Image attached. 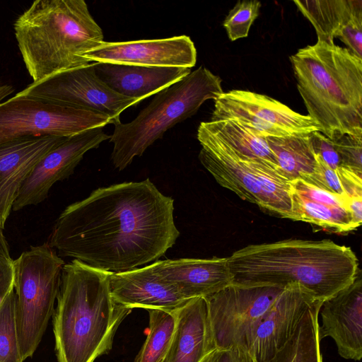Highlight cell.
I'll return each instance as SVG.
<instances>
[{"label":"cell","mask_w":362,"mask_h":362,"mask_svg":"<svg viewBox=\"0 0 362 362\" xmlns=\"http://www.w3.org/2000/svg\"><path fill=\"white\" fill-rule=\"evenodd\" d=\"M174 200L146 179L93 191L59 215L49 245L59 257L111 272L161 257L180 235Z\"/></svg>","instance_id":"obj_1"},{"label":"cell","mask_w":362,"mask_h":362,"mask_svg":"<svg viewBox=\"0 0 362 362\" xmlns=\"http://www.w3.org/2000/svg\"><path fill=\"white\" fill-rule=\"evenodd\" d=\"M227 258L233 283L281 287L298 284L322 302L351 284L359 273L351 248L329 240L249 245Z\"/></svg>","instance_id":"obj_2"},{"label":"cell","mask_w":362,"mask_h":362,"mask_svg":"<svg viewBox=\"0 0 362 362\" xmlns=\"http://www.w3.org/2000/svg\"><path fill=\"white\" fill-rule=\"evenodd\" d=\"M110 274L76 259L64 264L52 314L57 362H95L112 350L132 310L113 298Z\"/></svg>","instance_id":"obj_3"},{"label":"cell","mask_w":362,"mask_h":362,"mask_svg":"<svg viewBox=\"0 0 362 362\" xmlns=\"http://www.w3.org/2000/svg\"><path fill=\"white\" fill-rule=\"evenodd\" d=\"M297 88L320 132L331 141L362 136V59L317 40L290 57Z\"/></svg>","instance_id":"obj_4"},{"label":"cell","mask_w":362,"mask_h":362,"mask_svg":"<svg viewBox=\"0 0 362 362\" xmlns=\"http://www.w3.org/2000/svg\"><path fill=\"white\" fill-rule=\"evenodd\" d=\"M26 69L38 82L87 65L83 54L104 41L83 0H37L14 23Z\"/></svg>","instance_id":"obj_5"},{"label":"cell","mask_w":362,"mask_h":362,"mask_svg":"<svg viewBox=\"0 0 362 362\" xmlns=\"http://www.w3.org/2000/svg\"><path fill=\"white\" fill-rule=\"evenodd\" d=\"M223 93L221 78L199 66L155 94L135 119L115 124L110 137L113 144L111 160L115 168L124 169L169 129L195 115L206 100H214Z\"/></svg>","instance_id":"obj_6"},{"label":"cell","mask_w":362,"mask_h":362,"mask_svg":"<svg viewBox=\"0 0 362 362\" xmlns=\"http://www.w3.org/2000/svg\"><path fill=\"white\" fill-rule=\"evenodd\" d=\"M197 139L202 146L199 159L221 186L243 200L291 219V182L265 163L238 154L203 122Z\"/></svg>","instance_id":"obj_7"},{"label":"cell","mask_w":362,"mask_h":362,"mask_svg":"<svg viewBox=\"0 0 362 362\" xmlns=\"http://www.w3.org/2000/svg\"><path fill=\"white\" fill-rule=\"evenodd\" d=\"M64 260L48 244L13 260L16 320L23 361L32 357L54 310Z\"/></svg>","instance_id":"obj_8"},{"label":"cell","mask_w":362,"mask_h":362,"mask_svg":"<svg viewBox=\"0 0 362 362\" xmlns=\"http://www.w3.org/2000/svg\"><path fill=\"white\" fill-rule=\"evenodd\" d=\"M110 124L105 115L19 93L0 103V143L23 137H68Z\"/></svg>","instance_id":"obj_9"},{"label":"cell","mask_w":362,"mask_h":362,"mask_svg":"<svg viewBox=\"0 0 362 362\" xmlns=\"http://www.w3.org/2000/svg\"><path fill=\"white\" fill-rule=\"evenodd\" d=\"M285 287L233 283L204 298L218 349L240 346L246 334L264 315Z\"/></svg>","instance_id":"obj_10"},{"label":"cell","mask_w":362,"mask_h":362,"mask_svg":"<svg viewBox=\"0 0 362 362\" xmlns=\"http://www.w3.org/2000/svg\"><path fill=\"white\" fill-rule=\"evenodd\" d=\"M224 119L238 121L264 138L320 132L310 116L296 112L267 95L249 90L224 92L214 100L211 121Z\"/></svg>","instance_id":"obj_11"},{"label":"cell","mask_w":362,"mask_h":362,"mask_svg":"<svg viewBox=\"0 0 362 362\" xmlns=\"http://www.w3.org/2000/svg\"><path fill=\"white\" fill-rule=\"evenodd\" d=\"M19 93L105 115L114 125L125 109L141 101L110 88L98 76L95 62L33 82Z\"/></svg>","instance_id":"obj_12"},{"label":"cell","mask_w":362,"mask_h":362,"mask_svg":"<svg viewBox=\"0 0 362 362\" xmlns=\"http://www.w3.org/2000/svg\"><path fill=\"white\" fill-rule=\"evenodd\" d=\"M103 127L88 129L66 137L48 151L33 168L23 184L13 205V211L37 205L48 196L58 181L73 174L84 154L110 139Z\"/></svg>","instance_id":"obj_13"},{"label":"cell","mask_w":362,"mask_h":362,"mask_svg":"<svg viewBox=\"0 0 362 362\" xmlns=\"http://www.w3.org/2000/svg\"><path fill=\"white\" fill-rule=\"evenodd\" d=\"M317 300L299 284L287 285L240 347L254 362L267 361L289 340L305 312Z\"/></svg>","instance_id":"obj_14"},{"label":"cell","mask_w":362,"mask_h":362,"mask_svg":"<svg viewBox=\"0 0 362 362\" xmlns=\"http://www.w3.org/2000/svg\"><path fill=\"white\" fill-rule=\"evenodd\" d=\"M83 57L90 62L192 69L197 49L189 36L124 42H105L90 49Z\"/></svg>","instance_id":"obj_15"},{"label":"cell","mask_w":362,"mask_h":362,"mask_svg":"<svg viewBox=\"0 0 362 362\" xmlns=\"http://www.w3.org/2000/svg\"><path fill=\"white\" fill-rule=\"evenodd\" d=\"M322 340L334 339L338 354L345 359L360 361L362 357V280L360 272L354 281L322 302L319 310Z\"/></svg>","instance_id":"obj_16"},{"label":"cell","mask_w":362,"mask_h":362,"mask_svg":"<svg viewBox=\"0 0 362 362\" xmlns=\"http://www.w3.org/2000/svg\"><path fill=\"white\" fill-rule=\"evenodd\" d=\"M151 266L162 282L186 300L206 298L233 282L227 257L158 260Z\"/></svg>","instance_id":"obj_17"},{"label":"cell","mask_w":362,"mask_h":362,"mask_svg":"<svg viewBox=\"0 0 362 362\" xmlns=\"http://www.w3.org/2000/svg\"><path fill=\"white\" fill-rule=\"evenodd\" d=\"M66 137H23L0 143V228L4 229L18 194L33 168Z\"/></svg>","instance_id":"obj_18"},{"label":"cell","mask_w":362,"mask_h":362,"mask_svg":"<svg viewBox=\"0 0 362 362\" xmlns=\"http://www.w3.org/2000/svg\"><path fill=\"white\" fill-rule=\"evenodd\" d=\"M110 288L113 298L132 310H174L189 300L162 282L151 264L124 272H111Z\"/></svg>","instance_id":"obj_19"},{"label":"cell","mask_w":362,"mask_h":362,"mask_svg":"<svg viewBox=\"0 0 362 362\" xmlns=\"http://www.w3.org/2000/svg\"><path fill=\"white\" fill-rule=\"evenodd\" d=\"M215 349L204 298L189 299L177 310L173 339L160 362H202Z\"/></svg>","instance_id":"obj_20"},{"label":"cell","mask_w":362,"mask_h":362,"mask_svg":"<svg viewBox=\"0 0 362 362\" xmlns=\"http://www.w3.org/2000/svg\"><path fill=\"white\" fill-rule=\"evenodd\" d=\"M95 70L100 79L115 92L141 100L170 86L191 72V69L182 67L96 62Z\"/></svg>","instance_id":"obj_21"},{"label":"cell","mask_w":362,"mask_h":362,"mask_svg":"<svg viewBox=\"0 0 362 362\" xmlns=\"http://www.w3.org/2000/svg\"><path fill=\"white\" fill-rule=\"evenodd\" d=\"M293 2L314 26L317 40L327 42H334V39L351 20L362 15L361 0H311Z\"/></svg>","instance_id":"obj_22"},{"label":"cell","mask_w":362,"mask_h":362,"mask_svg":"<svg viewBox=\"0 0 362 362\" xmlns=\"http://www.w3.org/2000/svg\"><path fill=\"white\" fill-rule=\"evenodd\" d=\"M278 166V173L292 182L313 174L316 166L310 134L267 137Z\"/></svg>","instance_id":"obj_23"},{"label":"cell","mask_w":362,"mask_h":362,"mask_svg":"<svg viewBox=\"0 0 362 362\" xmlns=\"http://www.w3.org/2000/svg\"><path fill=\"white\" fill-rule=\"evenodd\" d=\"M203 124L240 156L262 162L278 173L276 161L266 138L233 119L203 122Z\"/></svg>","instance_id":"obj_24"},{"label":"cell","mask_w":362,"mask_h":362,"mask_svg":"<svg viewBox=\"0 0 362 362\" xmlns=\"http://www.w3.org/2000/svg\"><path fill=\"white\" fill-rule=\"evenodd\" d=\"M322 304L317 300L305 312L292 337L266 362H322L318 336Z\"/></svg>","instance_id":"obj_25"},{"label":"cell","mask_w":362,"mask_h":362,"mask_svg":"<svg viewBox=\"0 0 362 362\" xmlns=\"http://www.w3.org/2000/svg\"><path fill=\"white\" fill-rule=\"evenodd\" d=\"M291 200V220L312 223L337 233L356 230L349 211L344 207L311 201L292 190Z\"/></svg>","instance_id":"obj_26"},{"label":"cell","mask_w":362,"mask_h":362,"mask_svg":"<svg viewBox=\"0 0 362 362\" xmlns=\"http://www.w3.org/2000/svg\"><path fill=\"white\" fill-rule=\"evenodd\" d=\"M178 309V308H177ZM147 310L148 330L134 362H160L165 356L175 332L177 310Z\"/></svg>","instance_id":"obj_27"},{"label":"cell","mask_w":362,"mask_h":362,"mask_svg":"<svg viewBox=\"0 0 362 362\" xmlns=\"http://www.w3.org/2000/svg\"><path fill=\"white\" fill-rule=\"evenodd\" d=\"M14 289L0 305V362H23L19 347Z\"/></svg>","instance_id":"obj_28"},{"label":"cell","mask_w":362,"mask_h":362,"mask_svg":"<svg viewBox=\"0 0 362 362\" xmlns=\"http://www.w3.org/2000/svg\"><path fill=\"white\" fill-rule=\"evenodd\" d=\"M261 3L257 0H244L236 3L223 21L231 41L246 37L252 24L259 14Z\"/></svg>","instance_id":"obj_29"},{"label":"cell","mask_w":362,"mask_h":362,"mask_svg":"<svg viewBox=\"0 0 362 362\" xmlns=\"http://www.w3.org/2000/svg\"><path fill=\"white\" fill-rule=\"evenodd\" d=\"M316 166L313 174L302 180L323 190L348 199L343 183L337 171L331 168L315 153Z\"/></svg>","instance_id":"obj_30"},{"label":"cell","mask_w":362,"mask_h":362,"mask_svg":"<svg viewBox=\"0 0 362 362\" xmlns=\"http://www.w3.org/2000/svg\"><path fill=\"white\" fill-rule=\"evenodd\" d=\"M332 142L342 167L362 175V136L344 135Z\"/></svg>","instance_id":"obj_31"},{"label":"cell","mask_w":362,"mask_h":362,"mask_svg":"<svg viewBox=\"0 0 362 362\" xmlns=\"http://www.w3.org/2000/svg\"><path fill=\"white\" fill-rule=\"evenodd\" d=\"M310 138L315 153L317 154L327 165L336 171L342 167L340 157L332 141L320 132L311 133Z\"/></svg>","instance_id":"obj_32"},{"label":"cell","mask_w":362,"mask_h":362,"mask_svg":"<svg viewBox=\"0 0 362 362\" xmlns=\"http://www.w3.org/2000/svg\"><path fill=\"white\" fill-rule=\"evenodd\" d=\"M354 54L362 59V15L351 20L337 37Z\"/></svg>","instance_id":"obj_33"},{"label":"cell","mask_w":362,"mask_h":362,"mask_svg":"<svg viewBox=\"0 0 362 362\" xmlns=\"http://www.w3.org/2000/svg\"><path fill=\"white\" fill-rule=\"evenodd\" d=\"M206 362H254L249 353L239 346L215 349L206 358Z\"/></svg>","instance_id":"obj_34"},{"label":"cell","mask_w":362,"mask_h":362,"mask_svg":"<svg viewBox=\"0 0 362 362\" xmlns=\"http://www.w3.org/2000/svg\"><path fill=\"white\" fill-rule=\"evenodd\" d=\"M14 289L13 260L0 254V305Z\"/></svg>","instance_id":"obj_35"},{"label":"cell","mask_w":362,"mask_h":362,"mask_svg":"<svg viewBox=\"0 0 362 362\" xmlns=\"http://www.w3.org/2000/svg\"><path fill=\"white\" fill-rule=\"evenodd\" d=\"M347 209L351 215L352 224L356 229L362 223V195L349 197Z\"/></svg>","instance_id":"obj_36"},{"label":"cell","mask_w":362,"mask_h":362,"mask_svg":"<svg viewBox=\"0 0 362 362\" xmlns=\"http://www.w3.org/2000/svg\"><path fill=\"white\" fill-rule=\"evenodd\" d=\"M0 254L9 257V246L4 236L2 229L0 228Z\"/></svg>","instance_id":"obj_37"},{"label":"cell","mask_w":362,"mask_h":362,"mask_svg":"<svg viewBox=\"0 0 362 362\" xmlns=\"http://www.w3.org/2000/svg\"><path fill=\"white\" fill-rule=\"evenodd\" d=\"M13 88L11 86H0V103L13 92Z\"/></svg>","instance_id":"obj_38"},{"label":"cell","mask_w":362,"mask_h":362,"mask_svg":"<svg viewBox=\"0 0 362 362\" xmlns=\"http://www.w3.org/2000/svg\"><path fill=\"white\" fill-rule=\"evenodd\" d=\"M207 357V356H206ZM206 357L202 361V362H206Z\"/></svg>","instance_id":"obj_39"}]
</instances>
